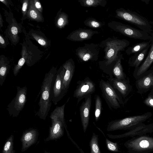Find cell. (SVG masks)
<instances>
[{
	"label": "cell",
	"mask_w": 153,
	"mask_h": 153,
	"mask_svg": "<svg viewBox=\"0 0 153 153\" xmlns=\"http://www.w3.org/2000/svg\"><path fill=\"white\" fill-rule=\"evenodd\" d=\"M57 71L56 68L52 67L45 74L41 87L39 108L36 115L44 120L46 119L51 105V89Z\"/></svg>",
	"instance_id": "obj_1"
},
{
	"label": "cell",
	"mask_w": 153,
	"mask_h": 153,
	"mask_svg": "<svg viewBox=\"0 0 153 153\" xmlns=\"http://www.w3.org/2000/svg\"><path fill=\"white\" fill-rule=\"evenodd\" d=\"M129 44L130 42L126 39L116 38H108L101 42L99 45L104 48L106 65L116 61L120 51H124Z\"/></svg>",
	"instance_id": "obj_2"
},
{
	"label": "cell",
	"mask_w": 153,
	"mask_h": 153,
	"mask_svg": "<svg viewBox=\"0 0 153 153\" xmlns=\"http://www.w3.org/2000/svg\"><path fill=\"white\" fill-rule=\"evenodd\" d=\"M65 104L57 106L51 113L50 117L52 124L50 128L49 134L46 141L59 139L64 134V127L66 129L64 118V109Z\"/></svg>",
	"instance_id": "obj_3"
},
{
	"label": "cell",
	"mask_w": 153,
	"mask_h": 153,
	"mask_svg": "<svg viewBox=\"0 0 153 153\" xmlns=\"http://www.w3.org/2000/svg\"><path fill=\"white\" fill-rule=\"evenodd\" d=\"M115 12L117 18L133 24L149 34H151L152 32L153 31L149 21L137 13L122 8L117 9Z\"/></svg>",
	"instance_id": "obj_4"
},
{
	"label": "cell",
	"mask_w": 153,
	"mask_h": 153,
	"mask_svg": "<svg viewBox=\"0 0 153 153\" xmlns=\"http://www.w3.org/2000/svg\"><path fill=\"white\" fill-rule=\"evenodd\" d=\"M152 115L151 113L148 112L141 115L113 120L108 123L106 131H110L121 129L130 130L142 123L150 118Z\"/></svg>",
	"instance_id": "obj_5"
},
{
	"label": "cell",
	"mask_w": 153,
	"mask_h": 153,
	"mask_svg": "<svg viewBox=\"0 0 153 153\" xmlns=\"http://www.w3.org/2000/svg\"><path fill=\"white\" fill-rule=\"evenodd\" d=\"M124 146L129 153H149L153 152V137L147 135L133 137Z\"/></svg>",
	"instance_id": "obj_6"
},
{
	"label": "cell",
	"mask_w": 153,
	"mask_h": 153,
	"mask_svg": "<svg viewBox=\"0 0 153 153\" xmlns=\"http://www.w3.org/2000/svg\"><path fill=\"white\" fill-rule=\"evenodd\" d=\"M108 25L113 30L131 38L149 41L151 38V36L147 32L119 22L111 21Z\"/></svg>",
	"instance_id": "obj_7"
},
{
	"label": "cell",
	"mask_w": 153,
	"mask_h": 153,
	"mask_svg": "<svg viewBox=\"0 0 153 153\" xmlns=\"http://www.w3.org/2000/svg\"><path fill=\"white\" fill-rule=\"evenodd\" d=\"M17 93L16 96L7 106V109L9 115L13 117L18 116L27 102V87L16 86Z\"/></svg>",
	"instance_id": "obj_8"
},
{
	"label": "cell",
	"mask_w": 153,
	"mask_h": 153,
	"mask_svg": "<svg viewBox=\"0 0 153 153\" xmlns=\"http://www.w3.org/2000/svg\"><path fill=\"white\" fill-rule=\"evenodd\" d=\"M100 48L99 44H85L83 46L76 49V54L82 61H97L98 58Z\"/></svg>",
	"instance_id": "obj_9"
},
{
	"label": "cell",
	"mask_w": 153,
	"mask_h": 153,
	"mask_svg": "<svg viewBox=\"0 0 153 153\" xmlns=\"http://www.w3.org/2000/svg\"><path fill=\"white\" fill-rule=\"evenodd\" d=\"M99 87L102 96L109 107L114 109L120 108L119 103L121 100L109 82L102 79L100 82Z\"/></svg>",
	"instance_id": "obj_10"
},
{
	"label": "cell",
	"mask_w": 153,
	"mask_h": 153,
	"mask_svg": "<svg viewBox=\"0 0 153 153\" xmlns=\"http://www.w3.org/2000/svg\"><path fill=\"white\" fill-rule=\"evenodd\" d=\"M65 70L62 66L57 71L51 89L52 102L56 105L66 93L64 90L63 80Z\"/></svg>",
	"instance_id": "obj_11"
},
{
	"label": "cell",
	"mask_w": 153,
	"mask_h": 153,
	"mask_svg": "<svg viewBox=\"0 0 153 153\" xmlns=\"http://www.w3.org/2000/svg\"><path fill=\"white\" fill-rule=\"evenodd\" d=\"M77 83L73 97L77 99L78 103L83 99L94 92L95 85L88 77H86L82 81H79Z\"/></svg>",
	"instance_id": "obj_12"
},
{
	"label": "cell",
	"mask_w": 153,
	"mask_h": 153,
	"mask_svg": "<svg viewBox=\"0 0 153 153\" xmlns=\"http://www.w3.org/2000/svg\"><path fill=\"white\" fill-rule=\"evenodd\" d=\"M153 133V124L145 125L142 123L122 134L113 135L107 134V135L111 139H119L126 137H134L147 135Z\"/></svg>",
	"instance_id": "obj_13"
},
{
	"label": "cell",
	"mask_w": 153,
	"mask_h": 153,
	"mask_svg": "<svg viewBox=\"0 0 153 153\" xmlns=\"http://www.w3.org/2000/svg\"><path fill=\"white\" fill-rule=\"evenodd\" d=\"M79 108V112L84 132L86 131L88 126L91 105V95L85 98Z\"/></svg>",
	"instance_id": "obj_14"
},
{
	"label": "cell",
	"mask_w": 153,
	"mask_h": 153,
	"mask_svg": "<svg viewBox=\"0 0 153 153\" xmlns=\"http://www.w3.org/2000/svg\"><path fill=\"white\" fill-rule=\"evenodd\" d=\"M99 33L91 29L79 28L73 31L66 38L73 41H82L91 39L94 34Z\"/></svg>",
	"instance_id": "obj_15"
},
{
	"label": "cell",
	"mask_w": 153,
	"mask_h": 153,
	"mask_svg": "<svg viewBox=\"0 0 153 153\" xmlns=\"http://www.w3.org/2000/svg\"><path fill=\"white\" fill-rule=\"evenodd\" d=\"M38 135V133L36 129L30 128L25 131L21 139L22 152L25 151L34 144L37 141Z\"/></svg>",
	"instance_id": "obj_16"
},
{
	"label": "cell",
	"mask_w": 153,
	"mask_h": 153,
	"mask_svg": "<svg viewBox=\"0 0 153 153\" xmlns=\"http://www.w3.org/2000/svg\"><path fill=\"white\" fill-rule=\"evenodd\" d=\"M62 66L65 70L63 80V85L64 91L66 93L73 76L75 65L73 60L72 59H70L66 61Z\"/></svg>",
	"instance_id": "obj_17"
},
{
	"label": "cell",
	"mask_w": 153,
	"mask_h": 153,
	"mask_svg": "<svg viewBox=\"0 0 153 153\" xmlns=\"http://www.w3.org/2000/svg\"><path fill=\"white\" fill-rule=\"evenodd\" d=\"M150 40V46L147 54L140 66L138 67L137 74L139 76L146 71L153 62V31Z\"/></svg>",
	"instance_id": "obj_18"
},
{
	"label": "cell",
	"mask_w": 153,
	"mask_h": 153,
	"mask_svg": "<svg viewBox=\"0 0 153 153\" xmlns=\"http://www.w3.org/2000/svg\"><path fill=\"white\" fill-rule=\"evenodd\" d=\"M150 46V44L144 50L134 54L129 59L128 63L130 65L136 68H138L139 66L145 59Z\"/></svg>",
	"instance_id": "obj_19"
},
{
	"label": "cell",
	"mask_w": 153,
	"mask_h": 153,
	"mask_svg": "<svg viewBox=\"0 0 153 153\" xmlns=\"http://www.w3.org/2000/svg\"><path fill=\"white\" fill-rule=\"evenodd\" d=\"M109 82L114 89L119 91L124 96H126L128 91V86L125 80H119L115 78L110 77Z\"/></svg>",
	"instance_id": "obj_20"
},
{
	"label": "cell",
	"mask_w": 153,
	"mask_h": 153,
	"mask_svg": "<svg viewBox=\"0 0 153 153\" xmlns=\"http://www.w3.org/2000/svg\"><path fill=\"white\" fill-rule=\"evenodd\" d=\"M27 16L31 20L37 22H43L44 18L41 13L34 7L33 0H29V6L27 13Z\"/></svg>",
	"instance_id": "obj_21"
},
{
	"label": "cell",
	"mask_w": 153,
	"mask_h": 153,
	"mask_svg": "<svg viewBox=\"0 0 153 153\" xmlns=\"http://www.w3.org/2000/svg\"><path fill=\"white\" fill-rule=\"evenodd\" d=\"M7 60L3 57H0V85L3 84L6 76L9 72L10 66Z\"/></svg>",
	"instance_id": "obj_22"
},
{
	"label": "cell",
	"mask_w": 153,
	"mask_h": 153,
	"mask_svg": "<svg viewBox=\"0 0 153 153\" xmlns=\"http://www.w3.org/2000/svg\"><path fill=\"white\" fill-rule=\"evenodd\" d=\"M120 52L116 61V63L113 69V73L115 78L119 80H124V74L121 64V60L123 59L122 54Z\"/></svg>",
	"instance_id": "obj_23"
},
{
	"label": "cell",
	"mask_w": 153,
	"mask_h": 153,
	"mask_svg": "<svg viewBox=\"0 0 153 153\" xmlns=\"http://www.w3.org/2000/svg\"><path fill=\"white\" fill-rule=\"evenodd\" d=\"M150 40L147 42H144L134 44L128 48L126 50V53L128 55L142 51L144 50L150 44Z\"/></svg>",
	"instance_id": "obj_24"
},
{
	"label": "cell",
	"mask_w": 153,
	"mask_h": 153,
	"mask_svg": "<svg viewBox=\"0 0 153 153\" xmlns=\"http://www.w3.org/2000/svg\"><path fill=\"white\" fill-rule=\"evenodd\" d=\"M78 1L81 6L86 7H104L107 3L105 0H79Z\"/></svg>",
	"instance_id": "obj_25"
},
{
	"label": "cell",
	"mask_w": 153,
	"mask_h": 153,
	"mask_svg": "<svg viewBox=\"0 0 153 153\" xmlns=\"http://www.w3.org/2000/svg\"><path fill=\"white\" fill-rule=\"evenodd\" d=\"M27 52L25 46L22 47V57L19 59L18 63L13 69V74L16 76L19 72L20 69L25 63L27 58Z\"/></svg>",
	"instance_id": "obj_26"
},
{
	"label": "cell",
	"mask_w": 153,
	"mask_h": 153,
	"mask_svg": "<svg viewBox=\"0 0 153 153\" xmlns=\"http://www.w3.org/2000/svg\"><path fill=\"white\" fill-rule=\"evenodd\" d=\"M137 84L139 88H148L153 85V74H150L139 79Z\"/></svg>",
	"instance_id": "obj_27"
},
{
	"label": "cell",
	"mask_w": 153,
	"mask_h": 153,
	"mask_svg": "<svg viewBox=\"0 0 153 153\" xmlns=\"http://www.w3.org/2000/svg\"><path fill=\"white\" fill-rule=\"evenodd\" d=\"M68 23V16L65 13L61 12L56 19V25L60 29L64 27Z\"/></svg>",
	"instance_id": "obj_28"
},
{
	"label": "cell",
	"mask_w": 153,
	"mask_h": 153,
	"mask_svg": "<svg viewBox=\"0 0 153 153\" xmlns=\"http://www.w3.org/2000/svg\"><path fill=\"white\" fill-rule=\"evenodd\" d=\"M89 145L90 153H101L98 144V135L94 133H93L90 141Z\"/></svg>",
	"instance_id": "obj_29"
},
{
	"label": "cell",
	"mask_w": 153,
	"mask_h": 153,
	"mask_svg": "<svg viewBox=\"0 0 153 153\" xmlns=\"http://www.w3.org/2000/svg\"><path fill=\"white\" fill-rule=\"evenodd\" d=\"M84 23L86 26L93 28H98L103 26L105 24L93 18L87 19Z\"/></svg>",
	"instance_id": "obj_30"
},
{
	"label": "cell",
	"mask_w": 153,
	"mask_h": 153,
	"mask_svg": "<svg viewBox=\"0 0 153 153\" xmlns=\"http://www.w3.org/2000/svg\"><path fill=\"white\" fill-rule=\"evenodd\" d=\"M13 135L11 134L8 138L4 144L2 153H15L13 149Z\"/></svg>",
	"instance_id": "obj_31"
},
{
	"label": "cell",
	"mask_w": 153,
	"mask_h": 153,
	"mask_svg": "<svg viewBox=\"0 0 153 153\" xmlns=\"http://www.w3.org/2000/svg\"><path fill=\"white\" fill-rule=\"evenodd\" d=\"M102 109V102L100 96L96 95L95 97V109L94 116L95 120L97 121L99 120Z\"/></svg>",
	"instance_id": "obj_32"
},
{
	"label": "cell",
	"mask_w": 153,
	"mask_h": 153,
	"mask_svg": "<svg viewBox=\"0 0 153 153\" xmlns=\"http://www.w3.org/2000/svg\"><path fill=\"white\" fill-rule=\"evenodd\" d=\"M105 143L107 148L109 151L114 152H120L117 143H113L106 138Z\"/></svg>",
	"instance_id": "obj_33"
},
{
	"label": "cell",
	"mask_w": 153,
	"mask_h": 153,
	"mask_svg": "<svg viewBox=\"0 0 153 153\" xmlns=\"http://www.w3.org/2000/svg\"><path fill=\"white\" fill-rule=\"evenodd\" d=\"M33 38L40 45L44 47H46L48 45L47 40L42 36L35 33H32L31 34Z\"/></svg>",
	"instance_id": "obj_34"
},
{
	"label": "cell",
	"mask_w": 153,
	"mask_h": 153,
	"mask_svg": "<svg viewBox=\"0 0 153 153\" xmlns=\"http://www.w3.org/2000/svg\"><path fill=\"white\" fill-rule=\"evenodd\" d=\"M29 3V1L28 0H24L23 1L22 11L23 17L27 14Z\"/></svg>",
	"instance_id": "obj_35"
},
{
	"label": "cell",
	"mask_w": 153,
	"mask_h": 153,
	"mask_svg": "<svg viewBox=\"0 0 153 153\" xmlns=\"http://www.w3.org/2000/svg\"><path fill=\"white\" fill-rule=\"evenodd\" d=\"M35 7L41 13L43 11V8L40 2L38 0H33Z\"/></svg>",
	"instance_id": "obj_36"
},
{
	"label": "cell",
	"mask_w": 153,
	"mask_h": 153,
	"mask_svg": "<svg viewBox=\"0 0 153 153\" xmlns=\"http://www.w3.org/2000/svg\"><path fill=\"white\" fill-rule=\"evenodd\" d=\"M145 102L148 105L153 107V98L152 97H149L146 99Z\"/></svg>",
	"instance_id": "obj_37"
},
{
	"label": "cell",
	"mask_w": 153,
	"mask_h": 153,
	"mask_svg": "<svg viewBox=\"0 0 153 153\" xmlns=\"http://www.w3.org/2000/svg\"><path fill=\"white\" fill-rule=\"evenodd\" d=\"M18 30L16 27L12 26L11 27L10 32L13 35H16L18 33Z\"/></svg>",
	"instance_id": "obj_38"
},
{
	"label": "cell",
	"mask_w": 153,
	"mask_h": 153,
	"mask_svg": "<svg viewBox=\"0 0 153 153\" xmlns=\"http://www.w3.org/2000/svg\"><path fill=\"white\" fill-rule=\"evenodd\" d=\"M0 43L1 45L4 47H5L6 45L5 41L3 37L1 35H0Z\"/></svg>",
	"instance_id": "obj_39"
},
{
	"label": "cell",
	"mask_w": 153,
	"mask_h": 153,
	"mask_svg": "<svg viewBox=\"0 0 153 153\" xmlns=\"http://www.w3.org/2000/svg\"><path fill=\"white\" fill-rule=\"evenodd\" d=\"M0 1L7 7H9L7 1L6 0H0Z\"/></svg>",
	"instance_id": "obj_40"
},
{
	"label": "cell",
	"mask_w": 153,
	"mask_h": 153,
	"mask_svg": "<svg viewBox=\"0 0 153 153\" xmlns=\"http://www.w3.org/2000/svg\"><path fill=\"white\" fill-rule=\"evenodd\" d=\"M3 20L1 14H0V28L3 26Z\"/></svg>",
	"instance_id": "obj_41"
},
{
	"label": "cell",
	"mask_w": 153,
	"mask_h": 153,
	"mask_svg": "<svg viewBox=\"0 0 153 153\" xmlns=\"http://www.w3.org/2000/svg\"><path fill=\"white\" fill-rule=\"evenodd\" d=\"M45 153H49V152L46 151H45Z\"/></svg>",
	"instance_id": "obj_42"
}]
</instances>
